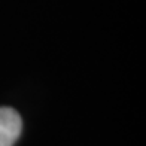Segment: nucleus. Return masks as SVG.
Returning a JSON list of instances; mask_svg holds the SVG:
<instances>
[{
    "instance_id": "1",
    "label": "nucleus",
    "mask_w": 146,
    "mask_h": 146,
    "mask_svg": "<svg viewBox=\"0 0 146 146\" xmlns=\"http://www.w3.org/2000/svg\"><path fill=\"white\" fill-rule=\"evenodd\" d=\"M23 121L12 108H0V146H12L21 134Z\"/></svg>"
}]
</instances>
